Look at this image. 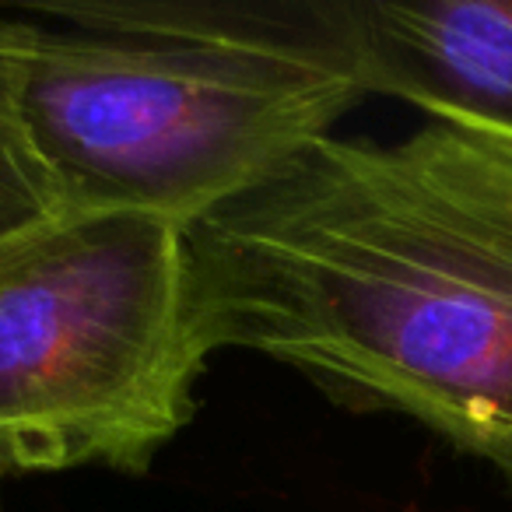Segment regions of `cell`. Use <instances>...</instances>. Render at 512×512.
I'll return each instance as SVG.
<instances>
[{
  "label": "cell",
  "instance_id": "cell-1",
  "mask_svg": "<svg viewBox=\"0 0 512 512\" xmlns=\"http://www.w3.org/2000/svg\"><path fill=\"white\" fill-rule=\"evenodd\" d=\"M190 264L207 351L404 414L512 488V137H320L190 225Z\"/></svg>",
  "mask_w": 512,
  "mask_h": 512
},
{
  "label": "cell",
  "instance_id": "cell-2",
  "mask_svg": "<svg viewBox=\"0 0 512 512\" xmlns=\"http://www.w3.org/2000/svg\"><path fill=\"white\" fill-rule=\"evenodd\" d=\"M22 18L18 102L67 211L197 225L362 99L316 4H43Z\"/></svg>",
  "mask_w": 512,
  "mask_h": 512
},
{
  "label": "cell",
  "instance_id": "cell-3",
  "mask_svg": "<svg viewBox=\"0 0 512 512\" xmlns=\"http://www.w3.org/2000/svg\"><path fill=\"white\" fill-rule=\"evenodd\" d=\"M207 358L186 225L67 211L0 242V474L144 470Z\"/></svg>",
  "mask_w": 512,
  "mask_h": 512
},
{
  "label": "cell",
  "instance_id": "cell-4",
  "mask_svg": "<svg viewBox=\"0 0 512 512\" xmlns=\"http://www.w3.org/2000/svg\"><path fill=\"white\" fill-rule=\"evenodd\" d=\"M362 92L512 137V0H323Z\"/></svg>",
  "mask_w": 512,
  "mask_h": 512
},
{
  "label": "cell",
  "instance_id": "cell-5",
  "mask_svg": "<svg viewBox=\"0 0 512 512\" xmlns=\"http://www.w3.org/2000/svg\"><path fill=\"white\" fill-rule=\"evenodd\" d=\"M18 39L22 18H0V242L64 214L22 120Z\"/></svg>",
  "mask_w": 512,
  "mask_h": 512
}]
</instances>
